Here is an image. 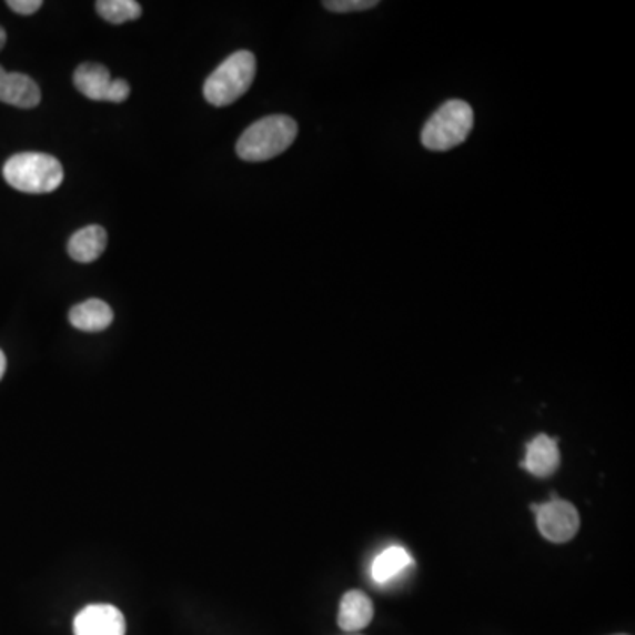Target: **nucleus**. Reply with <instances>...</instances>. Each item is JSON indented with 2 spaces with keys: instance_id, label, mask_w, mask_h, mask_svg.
Returning <instances> with one entry per match:
<instances>
[{
  "instance_id": "obj_2",
  "label": "nucleus",
  "mask_w": 635,
  "mask_h": 635,
  "mask_svg": "<svg viewBox=\"0 0 635 635\" xmlns=\"http://www.w3.org/2000/svg\"><path fill=\"white\" fill-rule=\"evenodd\" d=\"M2 175L20 193L47 194L61 188L64 168L53 155L22 152L6 161Z\"/></svg>"
},
{
  "instance_id": "obj_11",
  "label": "nucleus",
  "mask_w": 635,
  "mask_h": 635,
  "mask_svg": "<svg viewBox=\"0 0 635 635\" xmlns=\"http://www.w3.org/2000/svg\"><path fill=\"white\" fill-rule=\"evenodd\" d=\"M69 322L82 332H103L112 325L113 311L107 302L91 299L69 311Z\"/></svg>"
},
{
  "instance_id": "obj_5",
  "label": "nucleus",
  "mask_w": 635,
  "mask_h": 635,
  "mask_svg": "<svg viewBox=\"0 0 635 635\" xmlns=\"http://www.w3.org/2000/svg\"><path fill=\"white\" fill-rule=\"evenodd\" d=\"M532 511L537 515L542 537L554 544H565L579 532V512L571 502L558 498L556 494L551 496L550 502L532 505Z\"/></svg>"
},
{
  "instance_id": "obj_14",
  "label": "nucleus",
  "mask_w": 635,
  "mask_h": 635,
  "mask_svg": "<svg viewBox=\"0 0 635 635\" xmlns=\"http://www.w3.org/2000/svg\"><path fill=\"white\" fill-rule=\"evenodd\" d=\"M95 9L99 17L115 26L133 22L142 17V6L134 0H99L95 2Z\"/></svg>"
},
{
  "instance_id": "obj_6",
  "label": "nucleus",
  "mask_w": 635,
  "mask_h": 635,
  "mask_svg": "<svg viewBox=\"0 0 635 635\" xmlns=\"http://www.w3.org/2000/svg\"><path fill=\"white\" fill-rule=\"evenodd\" d=\"M74 635H125L121 611L110 604H92L74 616Z\"/></svg>"
},
{
  "instance_id": "obj_19",
  "label": "nucleus",
  "mask_w": 635,
  "mask_h": 635,
  "mask_svg": "<svg viewBox=\"0 0 635 635\" xmlns=\"http://www.w3.org/2000/svg\"><path fill=\"white\" fill-rule=\"evenodd\" d=\"M6 39H8V36H6L4 29H2V27H0V50H2V48H4Z\"/></svg>"
},
{
  "instance_id": "obj_8",
  "label": "nucleus",
  "mask_w": 635,
  "mask_h": 635,
  "mask_svg": "<svg viewBox=\"0 0 635 635\" xmlns=\"http://www.w3.org/2000/svg\"><path fill=\"white\" fill-rule=\"evenodd\" d=\"M0 101L11 107L29 110L41 103V91L31 77L22 73H8L0 65Z\"/></svg>"
},
{
  "instance_id": "obj_10",
  "label": "nucleus",
  "mask_w": 635,
  "mask_h": 635,
  "mask_svg": "<svg viewBox=\"0 0 635 635\" xmlns=\"http://www.w3.org/2000/svg\"><path fill=\"white\" fill-rule=\"evenodd\" d=\"M107 230L98 224L82 228L69 239V256L78 263H92L107 250Z\"/></svg>"
},
{
  "instance_id": "obj_12",
  "label": "nucleus",
  "mask_w": 635,
  "mask_h": 635,
  "mask_svg": "<svg viewBox=\"0 0 635 635\" xmlns=\"http://www.w3.org/2000/svg\"><path fill=\"white\" fill-rule=\"evenodd\" d=\"M73 82L85 98L92 101H108V92L113 80L104 65L82 64L74 71Z\"/></svg>"
},
{
  "instance_id": "obj_13",
  "label": "nucleus",
  "mask_w": 635,
  "mask_h": 635,
  "mask_svg": "<svg viewBox=\"0 0 635 635\" xmlns=\"http://www.w3.org/2000/svg\"><path fill=\"white\" fill-rule=\"evenodd\" d=\"M410 565H412V556H410L409 551L401 547V545H392V547L376 556L371 574H373V579L379 584L391 583L401 572L406 571Z\"/></svg>"
},
{
  "instance_id": "obj_18",
  "label": "nucleus",
  "mask_w": 635,
  "mask_h": 635,
  "mask_svg": "<svg viewBox=\"0 0 635 635\" xmlns=\"http://www.w3.org/2000/svg\"><path fill=\"white\" fill-rule=\"evenodd\" d=\"M6 367H8V362H6V355L2 350H0V380L4 376Z\"/></svg>"
},
{
  "instance_id": "obj_4",
  "label": "nucleus",
  "mask_w": 635,
  "mask_h": 635,
  "mask_svg": "<svg viewBox=\"0 0 635 635\" xmlns=\"http://www.w3.org/2000/svg\"><path fill=\"white\" fill-rule=\"evenodd\" d=\"M256 77V57L241 50L228 57L226 61L206 78L203 95L212 107H228L250 91Z\"/></svg>"
},
{
  "instance_id": "obj_16",
  "label": "nucleus",
  "mask_w": 635,
  "mask_h": 635,
  "mask_svg": "<svg viewBox=\"0 0 635 635\" xmlns=\"http://www.w3.org/2000/svg\"><path fill=\"white\" fill-rule=\"evenodd\" d=\"M131 94V87L125 80L117 78L113 80L112 87H110V92H108V101L110 103H124L125 99Z\"/></svg>"
},
{
  "instance_id": "obj_7",
  "label": "nucleus",
  "mask_w": 635,
  "mask_h": 635,
  "mask_svg": "<svg viewBox=\"0 0 635 635\" xmlns=\"http://www.w3.org/2000/svg\"><path fill=\"white\" fill-rule=\"evenodd\" d=\"M560 460L562 455H560L558 440L551 439L547 434H538L537 439L528 443L521 468L538 478H545L558 472Z\"/></svg>"
},
{
  "instance_id": "obj_9",
  "label": "nucleus",
  "mask_w": 635,
  "mask_h": 635,
  "mask_svg": "<svg viewBox=\"0 0 635 635\" xmlns=\"http://www.w3.org/2000/svg\"><path fill=\"white\" fill-rule=\"evenodd\" d=\"M373 616V602L364 592L352 589V592L344 593L343 598H341L340 614H337V623H340L341 631H364L370 625Z\"/></svg>"
},
{
  "instance_id": "obj_3",
  "label": "nucleus",
  "mask_w": 635,
  "mask_h": 635,
  "mask_svg": "<svg viewBox=\"0 0 635 635\" xmlns=\"http://www.w3.org/2000/svg\"><path fill=\"white\" fill-rule=\"evenodd\" d=\"M475 124V113L463 99H451L434 112L422 129V145L427 151L446 152L466 142Z\"/></svg>"
},
{
  "instance_id": "obj_15",
  "label": "nucleus",
  "mask_w": 635,
  "mask_h": 635,
  "mask_svg": "<svg viewBox=\"0 0 635 635\" xmlns=\"http://www.w3.org/2000/svg\"><path fill=\"white\" fill-rule=\"evenodd\" d=\"M379 6V0H326L323 8L332 13H356V11H367Z\"/></svg>"
},
{
  "instance_id": "obj_17",
  "label": "nucleus",
  "mask_w": 635,
  "mask_h": 635,
  "mask_svg": "<svg viewBox=\"0 0 635 635\" xmlns=\"http://www.w3.org/2000/svg\"><path fill=\"white\" fill-rule=\"evenodd\" d=\"M9 8L13 9L14 13L29 14L38 13L39 9L43 8L41 0H8Z\"/></svg>"
},
{
  "instance_id": "obj_1",
  "label": "nucleus",
  "mask_w": 635,
  "mask_h": 635,
  "mask_svg": "<svg viewBox=\"0 0 635 635\" xmlns=\"http://www.w3.org/2000/svg\"><path fill=\"white\" fill-rule=\"evenodd\" d=\"M296 133L299 125L292 117H263L239 138L236 154L248 163H263L286 152L295 142Z\"/></svg>"
}]
</instances>
